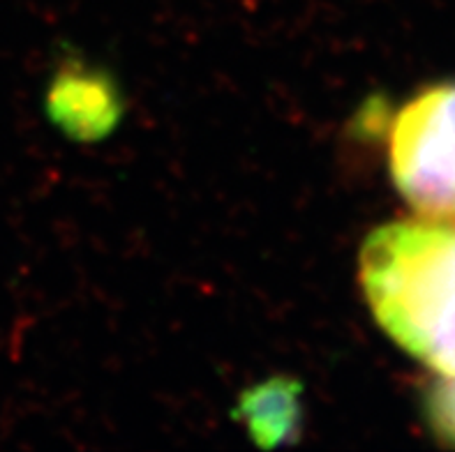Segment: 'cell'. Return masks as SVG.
<instances>
[{
	"mask_svg": "<svg viewBox=\"0 0 455 452\" xmlns=\"http://www.w3.org/2000/svg\"><path fill=\"white\" fill-rule=\"evenodd\" d=\"M358 280L393 342L455 378V218L388 222L365 238Z\"/></svg>",
	"mask_w": 455,
	"mask_h": 452,
	"instance_id": "obj_1",
	"label": "cell"
},
{
	"mask_svg": "<svg viewBox=\"0 0 455 452\" xmlns=\"http://www.w3.org/2000/svg\"><path fill=\"white\" fill-rule=\"evenodd\" d=\"M388 160L393 183L419 215L455 218V83L426 88L398 111Z\"/></svg>",
	"mask_w": 455,
	"mask_h": 452,
	"instance_id": "obj_2",
	"label": "cell"
},
{
	"mask_svg": "<svg viewBox=\"0 0 455 452\" xmlns=\"http://www.w3.org/2000/svg\"><path fill=\"white\" fill-rule=\"evenodd\" d=\"M46 111L68 137L76 141H100L118 125L121 98L114 83L100 72L65 67L49 88Z\"/></svg>",
	"mask_w": 455,
	"mask_h": 452,
	"instance_id": "obj_3",
	"label": "cell"
},
{
	"mask_svg": "<svg viewBox=\"0 0 455 452\" xmlns=\"http://www.w3.org/2000/svg\"><path fill=\"white\" fill-rule=\"evenodd\" d=\"M236 413L259 446L275 448L291 441L300 420L299 381L275 377L257 384L243 393Z\"/></svg>",
	"mask_w": 455,
	"mask_h": 452,
	"instance_id": "obj_4",
	"label": "cell"
},
{
	"mask_svg": "<svg viewBox=\"0 0 455 452\" xmlns=\"http://www.w3.org/2000/svg\"><path fill=\"white\" fill-rule=\"evenodd\" d=\"M427 423L435 434L455 446V378H444L427 395Z\"/></svg>",
	"mask_w": 455,
	"mask_h": 452,
	"instance_id": "obj_5",
	"label": "cell"
}]
</instances>
